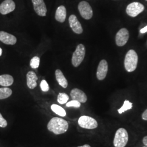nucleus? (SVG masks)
<instances>
[{"instance_id": "nucleus-20", "label": "nucleus", "mask_w": 147, "mask_h": 147, "mask_svg": "<svg viewBox=\"0 0 147 147\" xmlns=\"http://www.w3.org/2000/svg\"><path fill=\"white\" fill-rule=\"evenodd\" d=\"M51 109L53 112L61 117H65L66 116V112L65 110L59 105L53 104L51 106Z\"/></svg>"}, {"instance_id": "nucleus-11", "label": "nucleus", "mask_w": 147, "mask_h": 147, "mask_svg": "<svg viewBox=\"0 0 147 147\" xmlns=\"http://www.w3.org/2000/svg\"><path fill=\"white\" fill-rule=\"evenodd\" d=\"M108 72V63L105 59H102L98 65L97 71H96V78L100 81L104 80Z\"/></svg>"}, {"instance_id": "nucleus-18", "label": "nucleus", "mask_w": 147, "mask_h": 147, "mask_svg": "<svg viewBox=\"0 0 147 147\" xmlns=\"http://www.w3.org/2000/svg\"><path fill=\"white\" fill-rule=\"evenodd\" d=\"M14 79L12 76L8 74H4L0 76V85L4 87L10 86L13 84Z\"/></svg>"}, {"instance_id": "nucleus-21", "label": "nucleus", "mask_w": 147, "mask_h": 147, "mask_svg": "<svg viewBox=\"0 0 147 147\" xmlns=\"http://www.w3.org/2000/svg\"><path fill=\"white\" fill-rule=\"evenodd\" d=\"M132 108V103L129 100H125L123 106L119 109L118 110V112L119 114H121L126 111L131 110Z\"/></svg>"}, {"instance_id": "nucleus-4", "label": "nucleus", "mask_w": 147, "mask_h": 147, "mask_svg": "<svg viewBox=\"0 0 147 147\" xmlns=\"http://www.w3.org/2000/svg\"><path fill=\"white\" fill-rule=\"evenodd\" d=\"M86 54V49L83 44H80L76 47L74 52L71 59V63L74 67H78L82 62Z\"/></svg>"}, {"instance_id": "nucleus-27", "label": "nucleus", "mask_w": 147, "mask_h": 147, "mask_svg": "<svg viewBox=\"0 0 147 147\" xmlns=\"http://www.w3.org/2000/svg\"><path fill=\"white\" fill-rule=\"evenodd\" d=\"M142 118L144 121H147V109L144 111L142 115Z\"/></svg>"}, {"instance_id": "nucleus-2", "label": "nucleus", "mask_w": 147, "mask_h": 147, "mask_svg": "<svg viewBox=\"0 0 147 147\" xmlns=\"http://www.w3.org/2000/svg\"><path fill=\"white\" fill-rule=\"evenodd\" d=\"M138 57L136 52L134 50H130L126 53L124 59V67L127 72L131 73L137 68Z\"/></svg>"}, {"instance_id": "nucleus-16", "label": "nucleus", "mask_w": 147, "mask_h": 147, "mask_svg": "<svg viewBox=\"0 0 147 147\" xmlns=\"http://www.w3.org/2000/svg\"><path fill=\"white\" fill-rule=\"evenodd\" d=\"M67 17V10L64 5L59 6L55 14V19L57 21L63 23Z\"/></svg>"}, {"instance_id": "nucleus-8", "label": "nucleus", "mask_w": 147, "mask_h": 147, "mask_svg": "<svg viewBox=\"0 0 147 147\" xmlns=\"http://www.w3.org/2000/svg\"><path fill=\"white\" fill-rule=\"evenodd\" d=\"M129 38V32L125 28H121L116 35V44L118 47H123Z\"/></svg>"}, {"instance_id": "nucleus-9", "label": "nucleus", "mask_w": 147, "mask_h": 147, "mask_svg": "<svg viewBox=\"0 0 147 147\" xmlns=\"http://www.w3.org/2000/svg\"><path fill=\"white\" fill-rule=\"evenodd\" d=\"M34 9L39 16H45L47 15V8L44 0H32Z\"/></svg>"}, {"instance_id": "nucleus-10", "label": "nucleus", "mask_w": 147, "mask_h": 147, "mask_svg": "<svg viewBox=\"0 0 147 147\" xmlns=\"http://www.w3.org/2000/svg\"><path fill=\"white\" fill-rule=\"evenodd\" d=\"M69 23L73 31L76 34H81L83 32V28L81 23L78 19L76 16L72 14L69 18Z\"/></svg>"}, {"instance_id": "nucleus-29", "label": "nucleus", "mask_w": 147, "mask_h": 147, "mask_svg": "<svg viewBox=\"0 0 147 147\" xmlns=\"http://www.w3.org/2000/svg\"><path fill=\"white\" fill-rule=\"evenodd\" d=\"M147 32V26L144 27V28H142L141 30H140V33H145Z\"/></svg>"}, {"instance_id": "nucleus-1", "label": "nucleus", "mask_w": 147, "mask_h": 147, "mask_svg": "<svg viewBox=\"0 0 147 147\" xmlns=\"http://www.w3.org/2000/svg\"><path fill=\"white\" fill-rule=\"evenodd\" d=\"M68 123L62 118L54 117L47 124V129L56 135L65 133L68 129Z\"/></svg>"}, {"instance_id": "nucleus-13", "label": "nucleus", "mask_w": 147, "mask_h": 147, "mask_svg": "<svg viewBox=\"0 0 147 147\" xmlns=\"http://www.w3.org/2000/svg\"><path fill=\"white\" fill-rule=\"evenodd\" d=\"M70 96L73 100H76L80 103H85L87 100V95L81 89L74 88L70 92Z\"/></svg>"}, {"instance_id": "nucleus-19", "label": "nucleus", "mask_w": 147, "mask_h": 147, "mask_svg": "<svg viewBox=\"0 0 147 147\" xmlns=\"http://www.w3.org/2000/svg\"><path fill=\"white\" fill-rule=\"evenodd\" d=\"M12 94L11 89L5 87L3 88H0V100L5 99Z\"/></svg>"}, {"instance_id": "nucleus-28", "label": "nucleus", "mask_w": 147, "mask_h": 147, "mask_svg": "<svg viewBox=\"0 0 147 147\" xmlns=\"http://www.w3.org/2000/svg\"><path fill=\"white\" fill-rule=\"evenodd\" d=\"M142 142H143V144H144L145 146L147 147V136L143 137V140H142Z\"/></svg>"}, {"instance_id": "nucleus-31", "label": "nucleus", "mask_w": 147, "mask_h": 147, "mask_svg": "<svg viewBox=\"0 0 147 147\" xmlns=\"http://www.w3.org/2000/svg\"><path fill=\"white\" fill-rule=\"evenodd\" d=\"M2 54V49L0 47V56H1Z\"/></svg>"}, {"instance_id": "nucleus-24", "label": "nucleus", "mask_w": 147, "mask_h": 147, "mask_svg": "<svg viewBox=\"0 0 147 147\" xmlns=\"http://www.w3.org/2000/svg\"><path fill=\"white\" fill-rule=\"evenodd\" d=\"M66 106L67 107H75L76 108H79L81 106V103L76 100H73L67 102L66 104Z\"/></svg>"}, {"instance_id": "nucleus-15", "label": "nucleus", "mask_w": 147, "mask_h": 147, "mask_svg": "<svg viewBox=\"0 0 147 147\" xmlns=\"http://www.w3.org/2000/svg\"><path fill=\"white\" fill-rule=\"evenodd\" d=\"M27 85L30 89L35 88L37 86V75L34 72L30 71H28L26 75Z\"/></svg>"}, {"instance_id": "nucleus-12", "label": "nucleus", "mask_w": 147, "mask_h": 147, "mask_svg": "<svg viewBox=\"0 0 147 147\" xmlns=\"http://www.w3.org/2000/svg\"><path fill=\"white\" fill-rule=\"evenodd\" d=\"M16 9V3L13 0H5L0 5V13L6 15Z\"/></svg>"}, {"instance_id": "nucleus-23", "label": "nucleus", "mask_w": 147, "mask_h": 147, "mask_svg": "<svg viewBox=\"0 0 147 147\" xmlns=\"http://www.w3.org/2000/svg\"><path fill=\"white\" fill-rule=\"evenodd\" d=\"M40 64V58L38 56H34L32 58L30 61V66L32 68H38Z\"/></svg>"}, {"instance_id": "nucleus-5", "label": "nucleus", "mask_w": 147, "mask_h": 147, "mask_svg": "<svg viewBox=\"0 0 147 147\" xmlns=\"http://www.w3.org/2000/svg\"><path fill=\"white\" fill-rule=\"evenodd\" d=\"M78 124L80 127L86 129H94L98 126L97 121L89 116L80 117L78 120Z\"/></svg>"}, {"instance_id": "nucleus-22", "label": "nucleus", "mask_w": 147, "mask_h": 147, "mask_svg": "<svg viewBox=\"0 0 147 147\" xmlns=\"http://www.w3.org/2000/svg\"><path fill=\"white\" fill-rule=\"evenodd\" d=\"M69 100V96L64 93H60L58 95L57 101L61 104H66Z\"/></svg>"}, {"instance_id": "nucleus-3", "label": "nucleus", "mask_w": 147, "mask_h": 147, "mask_svg": "<svg viewBox=\"0 0 147 147\" xmlns=\"http://www.w3.org/2000/svg\"><path fill=\"white\" fill-rule=\"evenodd\" d=\"M129 140V135L126 129L123 127L118 129L113 140L115 147H125Z\"/></svg>"}, {"instance_id": "nucleus-6", "label": "nucleus", "mask_w": 147, "mask_h": 147, "mask_svg": "<svg viewBox=\"0 0 147 147\" xmlns=\"http://www.w3.org/2000/svg\"><path fill=\"white\" fill-rule=\"evenodd\" d=\"M78 9L80 15L86 20L90 19L93 15V9L89 3L86 1H81L79 3Z\"/></svg>"}, {"instance_id": "nucleus-7", "label": "nucleus", "mask_w": 147, "mask_h": 147, "mask_svg": "<svg viewBox=\"0 0 147 147\" xmlns=\"http://www.w3.org/2000/svg\"><path fill=\"white\" fill-rule=\"evenodd\" d=\"M144 10V6L142 3L134 2L127 6L126 12L127 14L131 17H136Z\"/></svg>"}, {"instance_id": "nucleus-25", "label": "nucleus", "mask_w": 147, "mask_h": 147, "mask_svg": "<svg viewBox=\"0 0 147 147\" xmlns=\"http://www.w3.org/2000/svg\"><path fill=\"white\" fill-rule=\"evenodd\" d=\"M40 88H41V89L42 90V91L45 92H47L50 89L49 86V84H47V81H45L44 80H42V82H40Z\"/></svg>"}, {"instance_id": "nucleus-17", "label": "nucleus", "mask_w": 147, "mask_h": 147, "mask_svg": "<svg viewBox=\"0 0 147 147\" xmlns=\"http://www.w3.org/2000/svg\"><path fill=\"white\" fill-rule=\"evenodd\" d=\"M56 79L59 84L64 88H66L68 87V81L64 76L63 73L59 69H57L55 71Z\"/></svg>"}, {"instance_id": "nucleus-26", "label": "nucleus", "mask_w": 147, "mask_h": 147, "mask_svg": "<svg viewBox=\"0 0 147 147\" xmlns=\"http://www.w3.org/2000/svg\"><path fill=\"white\" fill-rule=\"evenodd\" d=\"M8 123L5 119L3 117L1 113H0V127H5L7 126Z\"/></svg>"}, {"instance_id": "nucleus-30", "label": "nucleus", "mask_w": 147, "mask_h": 147, "mask_svg": "<svg viewBox=\"0 0 147 147\" xmlns=\"http://www.w3.org/2000/svg\"><path fill=\"white\" fill-rule=\"evenodd\" d=\"M78 147H91L88 144H84V146H79Z\"/></svg>"}, {"instance_id": "nucleus-33", "label": "nucleus", "mask_w": 147, "mask_h": 147, "mask_svg": "<svg viewBox=\"0 0 147 147\" xmlns=\"http://www.w3.org/2000/svg\"><path fill=\"white\" fill-rule=\"evenodd\" d=\"M146 1H147V0H146Z\"/></svg>"}, {"instance_id": "nucleus-32", "label": "nucleus", "mask_w": 147, "mask_h": 147, "mask_svg": "<svg viewBox=\"0 0 147 147\" xmlns=\"http://www.w3.org/2000/svg\"><path fill=\"white\" fill-rule=\"evenodd\" d=\"M146 147V146H144V147Z\"/></svg>"}, {"instance_id": "nucleus-14", "label": "nucleus", "mask_w": 147, "mask_h": 147, "mask_svg": "<svg viewBox=\"0 0 147 147\" xmlns=\"http://www.w3.org/2000/svg\"><path fill=\"white\" fill-rule=\"evenodd\" d=\"M0 41L7 45L16 44L17 39L14 36L4 31H0Z\"/></svg>"}]
</instances>
